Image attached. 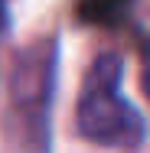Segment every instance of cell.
<instances>
[{
    "label": "cell",
    "instance_id": "obj_1",
    "mask_svg": "<svg viewBox=\"0 0 150 153\" xmlns=\"http://www.w3.org/2000/svg\"><path fill=\"white\" fill-rule=\"evenodd\" d=\"M121 75H124L121 56L101 52L91 62L88 75L82 82L78 108H75V127L91 143L140 147L144 137H147L144 114L121 94Z\"/></svg>",
    "mask_w": 150,
    "mask_h": 153
},
{
    "label": "cell",
    "instance_id": "obj_2",
    "mask_svg": "<svg viewBox=\"0 0 150 153\" xmlns=\"http://www.w3.org/2000/svg\"><path fill=\"white\" fill-rule=\"evenodd\" d=\"M52 85H56V42L43 39L30 49L20 52L16 68H13V104L26 121L39 124V134L46 137V114L52 101Z\"/></svg>",
    "mask_w": 150,
    "mask_h": 153
},
{
    "label": "cell",
    "instance_id": "obj_3",
    "mask_svg": "<svg viewBox=\"0 0 150 153\" xmlns=\"http://www.w3.org/2000/svg\"><path fill=\"white\" fill-rule=\"evenodd\" d=\"M131 7L134 0H78V20L91 26H118Z\"/></svg>",
    "mask_w": 150,
    "mask_h": 153
},
{
    "label": "cell",
    "instance_id": "obj_4",
    "mask_svg": "<svg viewBox=\"0 0 150 153\" xmlns=\"http://www.w3.org/2000/svg\"><path fill=\"white\" fill-rule=\"evenodd\" d=\"M140 82H144V94H147V101H150V46H147V52H144V75H140Z\"/></svg>",
    "mask_w": 150,
    "mask_h": 153
},
{
    "label": "cell",
    "instance_id": "obj_5",
    "mask_svg": "<svg viewBox=\"0 0 150 153\" xmlns=\"http://www.w3.org/2000/svg\"><path fill=\"white\" fill-rule=\"evenodd\" d=\"M7 23H10V16H7V0H0V33L7 30Z\"/></svg>",
    "mask_w": 150,
    "mask_h": 153
}]
</instances>
